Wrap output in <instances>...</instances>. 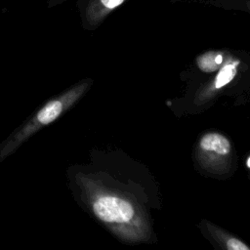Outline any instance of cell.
<instances>
[{
	"label": "cell",
	"instance_id": "1",
	"mask_svg": "<svg viewBox=\"0 0 250 250\" xmlns=\"http://www.w3.org/2000/svg\"><path fill=\"white\" fill-rule=\"evenodd\" d=\"M76 179L93 213L101 222L123 238L139 240L144 237V223L132 202L104 189L86 176L77 175Z\"/></svg>",
	"mask_w": 250,
	"mask_h": 250
},
{
	"label": "cell",
	"instance_id": "2",
	"mask_svg": "<svg viewBox=\"0 0 250 250\" xmlns=\"http://www.w3.org/2000/svg\"><path fill=\"white\" fill-rule=\"evenodd\" d=\"M90 85L91 80H83L61 93L58 97L48 101L2 146L0 149V161L15 152L37 131L54 122L62 113L69 109L86 93Z\"/></svg>",
	"mask_w": 250,
	"mask_h": 250
},
{
	"label": "cell",
	"instance_id": "3",
	"mask_svg": "<svg viewBox=\"0 0 250 250\" xmlns=\"http://www.w3.org/2000/svg\"><path fill=\"white\" fill-rule=\"evenodd\" d=\"M231 144L223 134L208 132L202 135L197 144V157L201 165L211 171H223L229 165Z\"/></svg>",
	"mask_w": 250,
	"mask_h": 250
},
{
	"label": "cell",
	"instance_id": "4",
	"mask_svg": "<svg viewBox=\"0 0 250 250\" xmlns=\"http://www.w3.org/2000/svg\"><path fill=\"white\" fill-rule=\"evenodd\" d=\"M127 0H91L86 10V18L90 24L100 23L116 8L124 4Z\"/></svg>",
	"mask_w": 250,
	"mask_h": 250
},
{
	"label": "cell",
	"instance_id": "5",
	"mask_svg": "<svg viewBox=\"0 0 250 250\" xmlns=\"http://www.w3.org/2000/svg\"><path fill=\"white\" fill-rule=\"evenodd\" d=\"M207 226L210 233H212V235L216 237V239L225 248L229 250H250V246H248L239 238L225 232L224 230L218 229L216 226L210 225L209 223H207Z\"/></svg>",
	"mask_w": 250,
	"mask_h": 250
},
{
	"label": "cell",
	"instance_id": "6",
	"mask_svg": "<svg viewBox=\"0 0 250 250\" xmlns=\"http://www.w3.org/2000/svg\"><path fill=\"white\" fill-rule=\"evenodd\" d=\"M238 60H229L227 62L222 64L218 71L216 78L212 84L214 90H219L228 85L237 74V66L239 65Z\"/></svg>",
	"mask_w": 250,
	"mask_h": 250
},
{
	"label": "cell",
	"instance_id": "7",
	"mask_svg": "<svg viewBox=\"0 0 250 250\" xmlns=\"http://www.w3.org/2000/svg\"><path fill=\"white\" fill-rule=\"evenodd\" d=\"M224 62V54L217 51H208L196 58V65L203 72H214Z\"/></svg>",
	"mask_w": 250,
	"mask_h": 250
},
{
	"label": "cell",
	"instance_id": "8",
	"mask_svg": "<svg viewBox=\"0 0 250 250\" xmlns=\"http://www.w3.org/2000/svg\"><path fill=\"white\" fill-rule=\"evenodd\" d=\"M248 8H249V9H250V1H249V2H248Z\"/></svg>",
	"mask_w": 250,
	"mask_h": 250
}]
</instances>
